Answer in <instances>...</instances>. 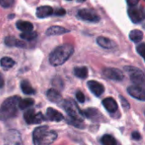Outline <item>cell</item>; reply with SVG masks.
Returning <instances> with one entry per match:
<instances>
[{"label": "cell", "instance_id": "obj_1", "mask_svg": "<svg viewBox=\"0 0 145 145\" xmlns=\"http://www.w3.org/2000/svg\"><path fill=\"white\" fill-rule=\"evenodd\" d=\"M74 48L72 45L65 44L58 46L49 56V62L52 66L57 67L64 64L73 54Z\"/></svg>", "mask_w": 145, "mask_h": 145}, {"label": "cell", "instance_id": "obj_2", "mask_svg": "<svg viewBox=\"0 0 145 145\" xmlns=\"http://www.w3.org/2000/svg\"><path fill=\"white\" fill-rule=\"evenodd\" d=\"M57 133L54 131L48 130L47 126L37 127L32 133L34 145H50L57 138Z\"/></svg>", "mask_w": 145, "mask_h": 145}, {"label": "cell", "instance_id": "obj_3", "mask_svg": "<svg viewBox=\"0 0 145 145\" xmlns=\"http://www.w3.org/2000/svg\"><path fill=\"white\" fill-rule=\"evenodd\" d=\"M20 98L18 96H13L7 98L0 107V121H5L14 118L17 115L18 104Z\"/></svg>", "mask_w": 145, "mask_h": 145}, {"label": "cell", "instance_id": "obj_4", "mask_svg": "<svg viewBox=\"0 0 145 145\" xmlns=\"http://www.w3.org/2000/svg\"><path fill=\"white\" fill-rule=\"evenodd\" d=\"M62 103H63V108L65 109L66 114L68 115L69 119L79 122H83L84 116L82 115V112L72 99H67L63 101Z\"/></svg>", "mask_w": 145, "mask_h": 145}, {"label": "cell", "instance_id": "obj_5", "mask_svg": "<svg viewBox=\"0 0 145 145\" xmlns=\"http://www.w3.org/2000/svg\"><path fill=\"white\" fill-rule=\"evenodd\" d=\"M124 69L128 73V75L130 76V79L132 80L133 83L135 84V85H139V86L144 85V73L141 69L132 66H126Z\"/></svg>", "mask_w": 145, "mask_h": 145}, {"label": "cell", "instance_id": "obj_6", "mask_svg": "<svg viewBox=\"0 0 145 145\" xmlns=\"http://www.w3.org/2000/svg\"><path fill=\"white\" fill-rule=\"evenodd\" d=\"M4 145H23L20 133L16 130H8L4 136Z\"/></svg>", "mask_w": 145, "mask_h": 145}, {"label": "cell", "instance_id": "obj_7", "mask_svg": "<svg viewBox=\"0 0 145 145\" xmlns=\"http://www.w3.org/2000/svg\"><path fill=\"white\" fill-rule=\"evenodd\" d=\"M24 119L27 124H40L45 120L42 113L39 112L36 114L34 109H29L25 112Z\"/></svg>", "mask_w": 145, "mask_h": 145}, {"label": "cell", "instance_id": "obj_8", "mask_svg": "<svg viewBox=\"0 0 145 145\" xmlns=\"http://www.w3.org/2000/svg\"><path fill=\"white\" fill-rule=\"evenodd\" d=\"M128 15L133 23H140L144 18L143 7H130L128 9Z\"/></svg>", "mask_w": 145, "mask_h": 145}, {"label": "cell", "instance_id": "obj_9", "mask_svg": "<svg viewBox=\"0 0 145 145\" xmlns=\"http://www.w3.org/2000/svg\"><path fill=\"white\" fill-rule=\"evenodd\" d=\"M103 74L110 79L121 81L124 79V73L121 70L115 68H107L103 70Z\"/></svg>", "mask_w": 145, "mask_h": 145}, {"label": "cell", "instance_id": "obj_10", "mask_svg": "<svg viewBox=\"0 0 145 145\" xmlns=\"http://www.w3.org/2000/svg\"><path fill=\"white\" fill-rule=\"evenodd\" d=\"M78 17L83 21H89V22H98L100 20L99 16L95 12L88 9H81L78 12Z\"/></svg>", "mask_w": 145, "mask_h": 145}, {"label": "cell", "instance_id": "obj_11", "mask_svg": "<svg viewBox=\"0 0 145 145\" xmlns=\"http://www.w3.org/2000/svg\"><path fill=\"white\" fill-rule=\"evenodd\" d=\"M127 92L129 95L140 101L145 100V91L144 86L139 85H130L127 88Z\"/></svg>", "mask_w": 145, "mask_h": 145}, {"label": "cell", "instance_id": "obj_12", "mask_svg": "<svg viewBox=\"0 0 145 145\" xmlns=\"http://www.w3.org/2000/svg\"><path fill=\"white\" fill-rule=\"evenodd\" d=\"M88 87L89 88V90L91 91V92L97 96V97H99L101 96L104 91H105V87L104 85L98 82V81H95V80H90L88 82Z\"/></svg>", "mask_w": 145, "mask_h": 145}, {"label": "cell", "instance_id": "obj_13", "mask_svg": "<svg viewBox=\"0 0 145 145\" xmlns=\"http://www.w3.org/2000/svg\"><path fill=\"white\" fill-rule=\"evenodd\" d=\"M103 105L105 109L110 113H115L118 109V104L116 101L112 97H106L103 100Z\"/></svg>", "mask_w": 145, "mask_h": 145}, {"label": "cell", "instance_id": "obj_14", "mask_svg": "<svg viewBox=\"0 0 145 145\" xmlns=\"http://www.w3.org/2000/svg\"><path fill=\"white\" fill-rule=\"evenodd\" d=\"M46 115H47L48 119L49 121H51L59 122V121H61L64 120L63 115H62L60 112L55 110V109H53V108H48V109H47Z\"/></svg>", "mask_w": 145, "mask_h": 145}, {"label": "cell", "instance_id": "obj_15", "mask_svg": "<svg viewBox=\"0 0 145 145\" xmlns=\"http://www.w3.org/2000/svg\"><path fill=\"white\" fill-rule=\"evenodd\" d=\"M54 13V9L52 7L50 6H41L38 7L37 9V12L36 15L38 18H46L48 16H50L51 15H53Z\"/></svg>", "mask_w": 145, "mask_h": 145}, {"label": "cell", "instance_id": "obj_16", "mask_svg": "<svg viewBox=\"0 0 145 145\" xmlns=\"http://www.w3.org/2000/svg\"><path fill=\"white\" fill-rule=\"evenodd\" d=\"M97 43L99 44V46H101L102 48H105V49H108V50H110V49H114L116 47V44L110 40V38H105V37H99L97 38Z\"/></svg>", "mask_w": 145, "mask_h": 145}, {"label": "cell", "instance_id": "obj_17", "mask_svg": "<svg viewBox=\"0 0 145 145\" xmlns=\"http://www.w3.org/2000/svg\"><path fill=\"white\" fill-rule=\"evenodd\" d=\"M47 97L49 101L55 103H59L60 102H63L60 93L54 89H50L47 91Z\"/></svg>", "mask_w": 145, "mask_h": 145}, {"label": "cell", "instance_id": "obj_18", "mask_svg": "<svg viewBox=\"0 0 145 145\" xmlns=\"http://www.w3.org/2000/svg\"><path fill=\"white\" fill-rule=\"evenodd\" d=\"M69 32L70 31L68 29H65V27L59 26H50L46 31V34L48 36H54V35H60V34L67 33Z\"/></svg>", "mask_w": 145, "mask_h": 145}, {"label": "cell", "instance_id": "obj_19", "mask_svg": "<svg viewBox=\"0 0 145 145\" xmlns=\"http://www.w3.org/2000/svg\"><path fill=\"white\" fill-rule=\"evenodd\" d=\"M16 26L19 30L22 31L23 32H31L33 30V25L29 21H18L16 22Z\"/></svg>", "mask_w": 145, "mask_h": 145}, {"label": "cell", "instance_id": "obj_20", "mask_svg": "<svg viewBox=\"0 0 145 145\" xmlns=\"http://www.w3.org/2000/svg\"><path fill=\"white\" fill-rule=\"evenodd\" d=\"M20 88L22 92L25 95H32L35 93L34 88L31 86L28 80H22L20 83Z\"/></svg>", "mask_w": 145, "mask_h": 145}, {"label": "cell", "instance_id": "obj_21", "mask_svg": "<svg viewBox=\"0 0 145 145\" xmlns=\"http://www.w3.org/2000/svg\"><path fill=\"white\" fill-rule=\"evenodd\" d=\"M5 44L8 46H16V47H25V44L22 41H20L18 39H16L14 37H7L5 38Z\"/></svg>", "mask_w": 145, "mask_h": 145}, {"label": "cell", "instance_id": "obj_22", "mask_svg": "<svg viewBox=\"0 0 145 145\" xmlns=\"http://www.w3.org/2000/svg\"><path fill=\"white\" fill-rule=\"evenodd\" d=\"M129 38L134 43H138V42L142 41V39L144 38V33L140 30H137V29L133 30V31H131V32L129 34Z\"/></svg>", "mask_w": 145, "mask_h": 145}, {"label": "cell", "instance_id": "obj_23", "mask_svg": "<svg viewBox=\"0 0 145 145\" xmlns=\"http://www.w3.org/2000/svg\"><path fill=\"white\" fill-rule=\"evenodd\" d=\"M74 74L80 79H86L88 75V69L87 67H77L74 68Z\"/></svg>", "mask_w": 145, "mask_h": 145}, {"label": "cell", "instance_id": "obj_24", "mask_svg": "<svg viewBox=\"0 0 145 145\" xmlns=\"http://www.w3.org/2000/svg\"><path fill=\"white\" fill-rule=\"evenodd\" d=\"M14 64H15V62L12 58L8 57V56L3 57L0 60V65H1V67L3 68H5V69L11 68L12 67H14Z\"/></svg>", "mask_w": 145, "mask_h": 145}, {"label": "cell", "instance_id": "obj_25", "mask_svg": "<svg viewBox=\"0 0 145 145\" xmlns=\"http://www.w3.org/2000/svg\"><path fill=\"white\" fill-rule=\"evenodd\" d=\"M34 104V100L32 98H25V99H20L18 104V108L20 109L25 110L29 109L31 106H32Z\"/></svg>", "mask_w": 145, "mask_h": 145}, {"label": "cell", "instance_id": "obj_26", "mask_svg": "<svg viewBox=\"0 0 145 145\" xmlns=\"http://www.w3.org/2000/svg\"><path fill=\"white\" fill-rule=\"evenodd\" d=\"M101 144L103 145H117V141L113 136L106 134L101 138Z\"/></svg>", "mask_w": 145, "mask_h": 145}, {"label": "cell", "instance_id": "obj_27", "mask_svg": "<svg viewBox=\"0 0 145 145\" xmlns=\"http://www.w3.org/2000/svg\"><path fill=\"white\" fill-rule=\"evenodd\" d=\"M99 114V111L95 109H88L84 112H82L83 116H86L87 118L92 119V120H97Z\"/></svg>", "mask_w": 145, "mask_h": 145}, {"label": "cell", "instance_id": "obj_28", "mask_svg": "<svg viewBox=\"0 0 145 145\" xmlns=\"http://www.w3.org/2000/svg\"><path fill=\"white\" fill-rule=\"evenodd\" d=\"M37 37V32H22L21 34H20V38H22V39H25V40H28V41H30V40H33V39H35Z\"/></svg>", "mask_w": 145, "mask_h": 145}, {"label": "cell", "instance_id": "obj_29", "mask_svg": "<svg viewBox=\"0 0 145 145\" xmlns=\"http://www.w3.org/2000/svg\"><path fill=\"white\" fill-rule=\"evenodd\" d=\"M14 0H0V4L3 8H9L13 5Z\"/></svg>", "mask_w": 145, "mask_h": 145}, {"label": "cell", "instance_id": "obj_30", "mask_svg": "<svg viewBox=\"0 0 145 145\" xmlns=\"http://www.w3.org/2000/svg\"><path fill=\"white\" fill-rule=\"evenodd\" d=\"M144 50H145L144 43H141L140 44H138V47H137V51H138V53L142 57H144Z\"/></svg>", "mask_w": 145, "mask_h": 145}, {"label": "cell", "instance_id": "obj_31", "mask_svg": "<svg viewBox=\"0 0 145 145\" xmlns=\"http://www.w3.org/2000/svg\"><path fill=\"white\" fill-rule=\"evenodd\" d=\"M76 97L77 99V101L81 103H83L85 102V97L84 94L81 91H77L76 93Z\"/></svg>", "mask_w": 145, "mask_h": 145}, {"label": "cell", "instance_id": "obj_32", "mask_svg": "<svg viewBox=\"0 0 145 145\" xmlns=\"http://www.w3.org/2000/svg\"><path fill=\"white\" fill-rule=\"evenodd\" d=\"M120 99H121V102L122 107H123L125 109H130V104L128 103L127 100V99H125L122 96H120Z\"/></svg>", "mask_w": 145, "mask_h": 145}, {"label": "cell", "instance_id": "obj_33", "mask_svg": "<svg viewBox=\"0 0 145 145\" xmlns=\"http://www.w3.org/2000/svg\"><path fill=\"white\" fill-rule=\"evenodd\" d=\"M139 1L140 0H127V3L130 7H135L139 3Z\"/></svg>", "mask_w": 145, "mask_h": 145}, {"label": "cell", "instance_id": "obj_34", "mask_svg": "<svg viewBox=\"0 0 145 145\" xmlns=\"http://www.w3.org/2000/svg\"><path fill=\"white\" fill-rule=\"evenodd\" d=\"M132 138L134 140H140L141 139V134L138 132H133L132 133Z\"/></svg>", "mask_w": 145, "mask_h": 145}, {"label": "cell", "instance_id": "obj_35", "mask_svg": "<svg viewBox=\"0 0 145 145\" xmlns=\"http://www.w3.org/2000/svg\"><path fill=\"white\" fill-rule=\"evenodd\" d=\"M55 15H65V10L64 9H59L55 12Z\"/></svg>", "mask_w": 145, "mask_h": 145}, {"label": "cell", "instance_id": "obj_36", "mask_svg": "<svg viewBox=\"0 0 145 145\" xmlns=\"http://www.w3.org/2000/svg\"><path fill=\"white\" fill-rule=\"evenodd\" d=\"M3 85H4V79H3V74L0 73V89H1V88H3Z\"/></svg>", "mask_w": 145, "mask_h": 145}, {"label": "cell", "instance_id": "obj_37", "mask_svg": "<svg viewBox=\"0 0 145 145\" xmlns=\"http://www.w3.org/2000/svg\"><path fill=\"white\" fill-rule=\"evenodd\" d=\"M77 2H79V3H83V2H85L86 0H76Z\"/></svg>", "mask_w": 145, "mask_h": 145}, {"label": "cell", "instance_id": "obj_38", "mask_svg": "<svg viewBox=\"0 0 145 145\" xmlns=\"http://www.w3.org/2000/svg\"><path fill=\"white\" fill-rule=\"evenodd\" d=\"M67 1H71V0H67Z\"/></svg>", "mask_w": 145, "mask_h": 145}]
</instances>
